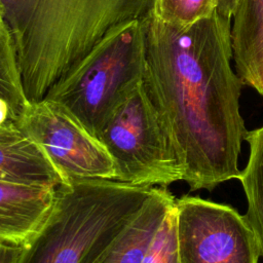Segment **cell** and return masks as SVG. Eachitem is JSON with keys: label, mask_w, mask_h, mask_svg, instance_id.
<instances>
[{"label": "cell", "mask_w": 263, "mask_h": 263, "mask_svg": "<svg viewBox=\"0 0 263 263\" xmlns=\"http://www.w3.org/2000/svg\"><path fill=\"white\" fill-rule=\"evenodd\" d=\"M231 20L216 11L178 26L154 11L142 21V86L170 134L190 191L237 179L248 132L239 109L242 82L231 67Z\"/></svg>", "instance_id": "1"}, {"label": "cell", "mask_w": 263, "mask_h": 263, "mask_svg": "<svg viewBox=\"0 0 263 263\" xmlns=\"http://www.w3.org/2000/svg\"><path fill=\"white\" fill-rule=\"evenodd\" d=\"M156 0H0L30 104L46 97L119 27L143 21Z\"/></svg>", "instance_id": "2"}, {"label": "cell", "mask_w": 263, "mask_h": 263, "mask_svg": "<svg viewBox=\"0 0 263 263\" xmlns=\"http://www.w3.org/2000/svg\"><path fill=\"white\" fill-rule=\"evenodd\" d=\"M153 187L90 180L61 185L16 263H90L137 214Z\"/></svg>", "instance_id": "3"}, {"label": "cell", "mask_w": 263, "mask_h": 263, "mask_svg": "<svg viewBox=\"0 0 263 263\" xmlns=\"http://www.w3.org/2000/svg\"><path fill=\"white\" fill-rule=\"evenodd\" d=\"M143 68L142 21H134L99 43L44 100L64 107L97 137L113 107L141 83Z\"/></svg>", "instance_id": "4"}, {"label": "cell", "mask_w": 263, "mask_h": 263, "mask_svg": "<svg viewBox=\"0 0 263 263\" xmlns=\"http://www.w3.org/2000/svg\"><path fill=\"white\" fill-rule=\"evenodd\" d=\"M97 137L115 162L117 182L167 187L184 179L177 149L142 81L113 107Z\"/></svg>", "instance_id": "5"}, {"label": "cell", "mask_w": 263, "mask_h": 263, "mask_svg": "<svg viewBox=\"0 0 263 263\" xmlns=\"http://www.w3.org/2000/svg\"><path fill=\"white\" fill-rule=\"evenodd\" d=\"M15 125L45 152L63 185L117 180L115 162L104 144L58 103L30 104Z\"/></svg>", "instance_id": "6"}, {"label": "cell", "mask_w": 263, "mask_h": 263, "mask_svg": "<svg viewBox=\"0 0 263 263\" xmlns=\"http://www.w3.org/2000/svg\"><path fill=\"white\" fill-rule=\"evenodd\" d=\"M181 263H258V239L245 215L199 196L176 198Z\"/></svg>", "instance_id": "7"}, {"label": "cell", "mask_w": 263, "mask_h": 263, "mask_svg": "<svg viewBox=\"0 0 263 263\" xmlns=\"http://www.w3.org/2000/svg\"><path fill=\"white\" fill-rule=\"evenodd\" d=\"M57 188L0 181V240L26 245L49 215Z\"/></svg>", "instance_id": "8"}, {"label": "cell", "mask_w": 263, "mask_h": 263, "mask_svg": "<svg viewBox=\"0 0 263 263\" xmlns=\"http://www.w3.org/2000/svg\"><path fill=\"white\" fill-rule=\"evenodd\" d=\"M176 197L155 186L137 214L90 263H142L149 246Z\"/></svg>", "instance_id": "9"}, {"label": "cell", "mask_w": 263, "mask_h": 263, "mask_svg": "<svg viewBox=\"0 0 263 263\" xmlns=\"http://www.w3.org/2000/svg\"><path fill=\"white\" fill-rule=\"evenodd\" d=\"M235 70L242 84L263 96V0H241L232 17Z\"/></svg>", "instance_id": "10"}, {"label": "cell", "mask_w": 263, "mask_h": 263, "mask_svg": "<svg viewBox=\"0 0 263 263\" xmlns=\"http://www.w3.org/2000/svg\"><path fill=\"white\" fill-rule=\"evenodd\" d=\"M0 181L54 187L64 184L45 152L20 129L0 136Z\"/></svg>", "instance_id": "11"}, {"label": "cell", "mask_w": 263, "mask_h": 263, "mask_svg": "<svg viewBox=\"0 0 263 263\" xmlns=\"http://www.w3.org/2000/svg\"><path fill=\"white\" fill-rule=\"evenodd\" d=\"M29 105L11 36L0 21V125H15Z\"/></svg>", "instance_id": "12"}, {"label": "cell", "mask_w": 263, "mask_h": 263, "mask_svg": "<svg viewBox=\"0 0 263 263\" xmlns=\"http://www.w3.org/2000/svg\"><path fill=\"white\" fill-rule=\"evenodd\" d=\"M245 141L249 143L250 155L237 179L248 202L245 217L255 232L263 257V125L248 132Z\"/></svg>", "instance_id": "13"}, {"label": "cell", "mask_w": 263, "mask_h": 263, "mask_svg": "<svg viewBox=\"0 0 263 263\" xmlns=\"http://www.w3.org/2000/svg\"><path fill=\"white\" fill-rule=\"evenodd\" d=\"M216 11V0H156L154 13L162 21L187 26Z\"/></svg>", "instance_id": "14"}, {"label": "cell", "mask_w": 263, "mask_h": 263, "mask_svg": "<svg viewBox=\"0 0 263 263\" xmlns=\"http://www.w3.org/2000/svg\"><path fill=\"white\" fill-rule=\"evenodd\" d=\"M142 263H181L178 251L175 204L166 213Z\"/></svg>", "instance_id": "15"}, {"label": "cell", "mask_w": 263, "mask_h": 263, "mask_svg": "<svg viewBox=\"0 0 263 263\" xmlns=\"http://www.w3.org/2000/svg\"><path fill=\"white\" fill-rule=\"evenodd\" d=\"M22 253V246L0 240V263H16Z\"/></svg>", "instance_id": "16"}, {"label": "cell", "mask_w": 263, "mask_h": 263, "mask_svg": "<svg viewBox=\"0 0 263 263\" xmlns=\"http://www.w3.org/2000/svg\"><path fill=\"white\" fill-rule=\"evenodd\" d=\"M241 0H216V12L227 20H231Z\"/></svg>", "instance_id": "17"}, {"label": "cell", "mask_w": 263, "mask_h": 263, "mask_svg": "<svg viewBox=\"0 0 263 263\" xmlns=\"http://www.w3.org/2000/svg\"><path fill=\"white\" fill-rule=\"evenodd\" d=\"M17 129L18 127L16 125H0V136L15 132Z\"/></svg>", "instance_id": "18"}]
</instances>
